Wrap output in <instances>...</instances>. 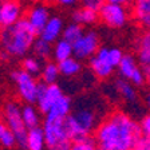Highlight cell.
Instances as JSON below:
<instances>
[{
  "label": "cell",
  "mask_w": 150,
  "mask_h": 150,
  "mask_svg": "<svg viewBox=\"0 0 150 150\" xmlns=\"http://www.w3.org/2000/svg\"><path fill=\"white\" fill-rule=\"evenodd\" d=\"M141 137L139 123L123 111L110 114L95 130V141L100 150H133Z\"/></svg>",
  "instance_id": "obj_1"
},
{
  "label": "cell",
  "mask_w": 150,
  "mask_h": 150,
  "mask_svg": "<svg viewBox=\"0 0 150 150\" xmlns=\"http://www.w3.org/2000/svg\"><path fill=\"white\" fill-rule=\"evenodd\" d=\"M36 35L27 19H20L0 30V44L11 56H24L32 48Z\"/></svg>",
  "instance_id": "obj_2"
},
{
  "label": "cell",
  "mask_w": 150,
  "mask_h": 150,
  "mask_svg": "<svg viewBox=\"0 0 150 150\" xmlns=\"http://www.w3.org/2000/svg\"><path fill=\"white\" fill-rule=\"evenodd\" d=\"M66 121H67L69 129L71 131L72 141L91 135V133L97 130L98 125H99L97 105H91L86 100H82L70 112V115L66 118Z\"/></svg>",
  "instance_id": "obj_3"
},
{
  "label": "cell",
  "mask_w": 150,
  "mask_h": 150,
  "mask_svg": "<svg viewBox=\"0 0 150 150\" xmlns=\"http://www.w3.org/2000/svg\"><path fill=\"white\" fill-rule=\"evenodd\" d=\"M43 131L47 147L54 146L62 141H71L72 142L71 131L69 129L66 118L46 117V121L43 123Z\"/></svg>",
  "instance_id": "obj_4"
},
{
  "label": "cell",
  "mask_w": 150,
  "mask_h": 150,
  "mask_svg": "<svg viewBox=\"0 0 150 150\" xmlns=\"http://www.w3.org/2000/svg\"><path fill=\"white\" fill-rule=\"evenodd\" d=\"M4 118L7 125L13 131L16 137V144L22 147H25V139H27L28 127L25 126L24 121L22 118V107L15 102H9L4 107Z\"/></svg>",
  "instance_id": "obj_5"
},
{
  "label": "cell",
  "mask_w": 150,
  "mask_h": 150,
  "mask_svg": "<svg viewBox=\"0 0 150 150\" xmlns=\"http://www.w3.org/2000/svg\"><path fill=\"white\" fill-rule=\"evenodd\" d=\"M11 78L16 83L19 97L27 103H36L38 98V86L39 83L35 79V75L24 71V70H16L11 72Z\"/></svg>",
  "instance_id": "obj_6"
},
{
  "label": "cell",
  "mask_w": 150,
  "mask_h": 150,
  "mask_svg": "<svg viewBox=\"0 0 150 150\" xmlns=\"http://www.w3.org/2000/svg\"><path fill=\"white\" fill-rule=\"evenodd\" d=\"M99 19L105 25L110 28H122L129 20V12L126 6L105 3L99 9Z\"/></svg>",
  "instance_id": "obj_7"
},
{
  "label": "cell",
  "mask_w": 150,
  "mask_h": 150,
  "mask_svg": "<svg viewBox=\"0 0 150 150\" xmlns=\"http://www.w3.org/2000/svg\"><path fill=\"white\" fill-rule=\"evenodd\" d=\"M72 48H74V56L79 60L90 59L99 50V36L95 31L83 32L78 40L72 43Z\"/></svg>",
  "instance_id": "obj_8"
},
{
  "label": "cell",
  "mask_w": 150,
  "mask_h": 150,
  "mask_svg": "<svg viewBox=\"0 0 150 150\" xmlns=\"http://www.w3.org/2000/svg\"><path fill=\"white\" fill-rule=\"evenodd\" d=\"M88 66L93 74L99 79H107L109 76H111L112 71L115 69L110 62L107 47H99V50L88 59Z\"/></svg>",
  "instance_id": "obj_9"
},
{
  "label": "cell",
  "mask_w": 150,
  "mask_h": 150,
  "mask_svg": "<svg viewBox=\"0 0 150 150\" xmlns=\"http://www.w3.org/2000/svg\"><path fill=\"white\" fill-rule=\"evenodd\" d=\"M63 95L62 88L56 83L46 84V83H39L38 86V98H36V105L38 110L43 114H47L55 103V100L59 97Z\"/></svg>",
  "instance_id": "obj_10"
},
{
  "label": "cell",
  "mask_w": 150,
  "mask_h": 150,
  "mask_svg": "<svg viewBox=\"0 0 150 150\" xmlns=\"http://www.w3.org/2000/svg\"><path fill=\"white\" fill-rule=\"evenodd\" d=\"M23 7L18 0H3L1 3V27L15 24L22 19Z\"/></svg>",
  "instance_id": "obj_11"
},
{
  "label": "cell",
  "mask_w": 150,
  "mask_h": 150,
  "mask_svg": "<svg viewBox=\"0 0 150 150\" xmlns=\"http://www.w3.org/2000/svg\"><path fill=\"white\" fill-rule=\"evenodd\" d=\"M63 28H64V23L59 16H50L48 22L46 23V25L40 31L39 36L50 43H54L59 39V36H62Z\"/></svg>",
  "instance_id": "obj_12"
},
{
  "label": "cell",
  "mask_w": 150,
  "mask_h": 150,
  "mask_svg": "<svg viewBox=\"0 0 150 150\" xmlns=\"http://www.w3.org/2000/svg\"><path fill=\"white\" fill-rule=\"evenodd\" d=\"M133 16L141 27L150 31V0H134Z\"/></svg>",
  "instance_id": "obj_13"
},
{
  "label": "cell",
  "mask_w": 150,
  "mask_h": 150,
  "mask_svg": "<svg viewBox=\"0 0 150 150\" xmlns=\"http://www.w3.org/2000/svg\"><path fill=\"white\" fill-rule=\"evenodd\" d=\"M50 19V12L47 7L44 6H36L34 8H31L27 13V20L28 23L32 25L35 31L38 32V35L40 34V31L43 30V27L46 25V23Z\"/></svg>",
  "instance_id": "obj_14"
},
{
  "label": "cell",
  "mask_w": 150,
  "mask_h": 150,
  "mask_svg": "<svg viewBox=\"0 0 150 150\" xmlns=\"http://www.w3.org/2000/svg\"><path fill=\"white\" fill-rule=\"evenodd\" d=\"M137 60L144 69L150 67V31H145L135 43Z\"/></svg>",
  "instance_id": "obj_15"
},
{
  "label": "cell",
  "mask_w": 150,
  "mask_h": 150,
  "mask_svg": "<svg viewBox=\"0 0 150 150\" xmlns=\"http://www.w3.org/2000/svg\"><path fill=\"white\" fill-rule=\"evenodd\" d=\"M72 111V100L70 97L63 94L62 97H59L50 109V111L47 112V117H54V118H67L70 115V112Z\"/></svg>",
  "instance_id": "obj_16"
},
{
  "label": "cell",
  "mask_w": 150,
  "mask_h": 150,
  "mask_svg": "<svg viewBox=\"0 0 150 150\" xmlns=\"http://www.w3.org/2000/svg\"><path fill=\"white\" fill-rule=\"evenodd\" d=\"M117 93L121 95L126 102L129 103H135L138 100V93L135 90V86L131 83L130 81L125 78H118L114 83Z\"/></svg>",
  "instance_id": "obj_17"
},
{
  "label": "cell",
  "mask_w": 150,
  "mask_h": 150,
  "mask_svg": "<svg viewBox=\"0 0 150 150\" xmlns=\"http://www.w3.org/2000/svg\"><path fill=\"white\" fill-rule=\"evenodd\" d=\"M46 147V138H44L43 127L28 129L27 139H25V149L27 150H43Z\"/></svg>",
  "instance_id": "obj_18"
},
{
  "label": "cell",
  "mask_w": 150,
  "mask_h": 150,
  "mask_svg": "<svg viewBox=\"0 0 150 150\" xmlns=\"http://www.w3.org/2000/svg\"><path fill=\"white\" fill-rule=\"evenodd\" d=\"M139 66L141 64H138V60L135 59L134 56L129 55V54H125L123 58H122V60H121V63H119V66H118V71H119L122 78L130 81L133 74L139 69ZM141 67H142V66H141Z\"/></svg>",
  "instance_id": "obj_19"
},
{
  "label": "cell",
  "mask_w": 150,
  "mask_h": 150,
  "mask_svg": "<svg viewBox=\"0 0 150 150\" xmlns=\"http://www.w3.org/2000/svg\"><path fill=\"white\" fill-rule=\"evenodd\" d=\"M52 56L56 62L64 60L70 56H74V48H72V43L67 42L66 39H58L55 42V46L52 48Z\"/></svg>",
  "instance_id": "obj_20"
},
{
  "label": "cell",
  "mask_w": 150,
  "mask_h": 150,
  "mask_svg": "<svg viewBox=\"0 0 150 150\" xmlns=\"http://www.w3.org/2000/svg\"><path fill=\"white\" fill-rule=\"evenodd\" d=\"M99 19V15H98L97 11H93L90 8H82L76 9L74 13H72V22L78 23L81 25H90L94 24Z\"/></svg>",
  "instance_id": "obj_21"
},
{
  "label": "cell",
  "mask_w": 150,
  "mask_h": 150,
  "mask_svg": "<svg viewBox=\"0 0 150 150\" xmlns=\"http://www.w3.org/2000/svg\"><path fill=\"white\" fill-rule=\"evenodd\" d=\"M58 67H59L60 74L64 75V76H74L82 70L81 62L75 56H70L67 59L58 62Z\"/></svg>",
  "instance_id": "obj_22"
},
{
  "label": "cell",
  "mask_w": 150,
  "mask_h": 150,
  "mask_svg": "<svg viewBox=\"0 0 150 150\" xmlns=\"http://www.w3.org/2000/svg\"><path fill=\"white\" fill-rule=\"evenodd\" d=\"M59 74L60 71H59V67H58V63H54V62L46 63L40 71L42 82L46 84L56 83V81L59 78Z\"/></svg>",
  "instance_id": "obj_23"
},
{
  "label": "cell",
  "mask_w": 150,
  "mask_h": 150,
  "mask_svg": "<svg viewBox=\"0 0 150 150\" xmlns=\"http://www.w3.org/2000/svg\"><path fill=\"white\" fill-rule=\"evenodd\" d=\"M22 118L28 129L36 127V126H39V122H40L39 112L32 106V103H27L25 106L22 107Z\"/></svg>",
  "instance_id": "obj_24"
},
{
  "label": "cell",
  "mask_w": 150,
  "mask_h": 150,
  "mask_svg": "<svg viewBox=\"0 0 150 150\" xmlns=\"http://www.w3.org/2000/svg\"><path fill=\"white\" fill-rule=\"evenodd\" d=\"M16 144V137L13 134V131L9 129L7 125V122L0 121V145L7 149L13 147Z\"/></svg>",
  "instance_id": "obj_25"
},
{
  "label": "cell",
  "mask_w": 150,
  "mask_h": 150,
  "mask_svg": "<svg viewBox=\"0 0 150 150\" xmlns=\"http://www.w3.org/2000/svg\"><path fill=\"white\" fill-rule=\"evenodd\" d=\"M32 50H34L35 55L38 58H40V59H47V58H50L52 55V46H51V43L42 39V38H39V39H36L34 42Z\"/></svg>",
  "instance_id": "obj_26"
},
{
  "label": "cell",
  "mask_w": 150,
  "mask_h": 150,
  "mask_svg": "<svg viewBox=\"0 0 150 150\" xmlns=\"http://www.w3.org/2000/svg\"><path fill=\"white\" fill-rule=\"evenodd\" d=\"M83 32L84 31H83V28H82L81 24L72 22L71 24H67L64 28H63L62 38L66 39L67 42H70V43H75V42L83 35Z\"/></svg>",
  "instance_id": "obj_27"
},
{
  "label": "cell",
  "mask_w": 150,
  "mask_h": 150,
  "mask_svg": "<svg viewBox=\"0 0 150 150\" xmlns=\"http://www.w3.org/2000/svg\"><path fill=\"white\" fill-rule=\"evenodd\" d=\"M71 150H100V149L98 146L95 138H91L90 135H87V137H82L72 141Z\"/></svg>",
  "instance_id": "obj_28"
},
{
  "label": "cell",
  "mask_w": 150,
  "mask_h": 150,
  "mask_svg": "<svg viewBox=\"0 0 150 150\" xmlns=\"http://www.w3.org/2000/svg\"><path fill=\"white\" fill-rule=\"evenodd\" d=\"M23 70L32 75H38L40 74L42 71V63L40 60L38 59V58H34V56H30V58H25L23 60V64H22Z\"/></svg>",
  "instance_id": "obj_29"
},
{
  "label": "cell",
  "mask_w": 150,
  "mask_h": 150,
  "mask_svg": "<svg viewBox=\"0 0 150 150\" xmlns=\"http://www.w3.org/2000/svg\"><path fill=\"white\" fill-rule=\"evenodd\" d=\"M123 55L125 54L122 52V50H119V48H109V58H110V62L112 63V66L114 67H118L119 63H121L122 58H123Z\"/></svg>",
  "instance_id": "obj_30"
},
{
  "label": "cell",
  "mask_w": 150,
  "mask_h": 150,
  "mask_svg": "<svg viewBox=\"0 0 150 150\" xmlns=\"http://www.w3.org/2000/svg\"><path fill=\"white\" fill-rule=\"evenodd\" d=\"M82 4V7L84 8H90L93 11H97L99 12V9L103 7V4L106 3L105 0H79Z\"/></svg>",
  "instance_id": "obj_31"
},
{
  "label": "cell",
  "mask_w": 150,
  "mask_h": 150,
  "mask_svg": "<svg viewBox=\"0 0 150 150\" xmlns=\"http://www.w3.org/2000/svg\"><path fill=\"white\" fill-rule=\"evenodd\" d=\"M141 131H142V137H146L150 139V114L145 115L139 122Z\"/></svg>",
  "instance_id": "obj_32"
},
{
  "label": "cell",
  "mask_w": 150,
  "mask_h": 150,
  "mask_svg": "<svg viewBox=\"0 0 150 150\" xmlns=\"http://www.w3.org/2000/svg\"><path fill=\"white\" fill-rule=\"evenodd\" d=\"M133 150H150V139L146 137H141Z\"/></svg>",
  "instance_id": "obj_33"
},
{
  "label": "cell",
  "mask_w": 150,
  "mask_h": 150,
  "mask_svg": "<svg viewBox=\"0 0 150 150\" xmlns=\"http://www.w3.org/2000/svg\"><path fill=\"white\" fill-rule=\"evenodd\" d=\"M50 150H71V141H62L59 144L48 147Z\"/></svg>",
  "instance_id": "obj_34"
},
{
  "label": "cell",
  "mask_w": 150,
  "mask_h": 150,
  "mask_svg": "<svg viewBox=\"0 0 150 150\" xmlns=\"http://www.w3.org/2000/svg\"><path fill=\"white\" fill-rule=\"evenodd\" d=\"M79 0H56V3H59L60 6H64V7H72Z\"/></svg>",
  "instance_id": "obj_35"
},
{
  "label": "cell",
  "mask_w": 150,
  "mask_h": 150,
  "mask_svg": "<svg viewBox=\"0 0 150 150\" xmlns=\"http://www.w3.org/2000/svg\"><path fill=\"white\" fill-rule=\"evenodd\" d=\"M105 1L111 4H119V6H127L131 3V0H105Z\"/></svg>",
  "instance_id": "obj_36"
},
{
  "label": "cell",
  "mask_w": 150,
  "mask_h": 150,
  "mask_svg": "<svg viewBox=\"0 0 150 150\" xmlns=\"http://www.w3.org/2000/svg\"><path fill=\"white\" fill-rule=\"evenodd\" d=\"M145 74H146V84H147V87L150 88V67L145 69Z\"/></svg>",
  "instance_id": "obj_37"
},
{
  "label": "cell",
  "mask_w": 150,
  "mask_h": 150,
  "mask_svg": "<svg viewBox=\"0 0 150 150\" xmlns=\"http://www.w3.org/2000/svg\"><path fill=\"white\" fill-rule=\"evenodd\" d=\"M145 103H146V107L149 109V111H150V91L145 95Z\"/></svg>",
  "instance_id": "obj_38"
},
{
  "label": "cell",
  "mask_w": 150,
  "mask_h": 150,
  "mask_svg": "<svg viewBox=\"0 0 150 150\" xmlns=\"http://www.w3.org/2000/svg\"><path fill=\"white\" fill-rule=\"evenodd\" d=\"M1 3L3 0H0V27H1Z\"/></svg>",
  "instance_id": "obj_39"
},
{
  "label": "cell",
  "mask_w": 150,
  "mask_h": 150,
  "mask_svg": "<svg viewBox=\"0 0 150 150\" xmlns=\"http://www.w3.org/2000/svg\"><path fill=\"white\" fill-rule=\"evenodd\" d=\"M28 1H32V3H35V1H39V0H28Z\"/></svg>",
  "instance_id": "obj_40"
}]
</instances>
